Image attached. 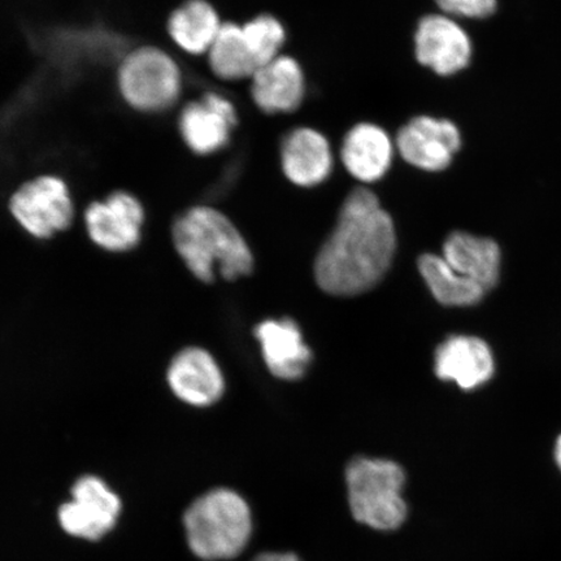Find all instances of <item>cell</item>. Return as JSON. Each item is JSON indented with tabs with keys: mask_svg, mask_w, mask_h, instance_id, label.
<instances>
[{
	"mask_svg": "<svg viewBox=\"0 0 561 561\" xmlns=\"http://www.w3.org/2000/svg\"><path fill=\"white\" fill-rule=\"evenodd\" d=\"M397 250L391 216L369 188H355L314 262L316 283L335 297H354L380 283Z\"/></svg>",
	"mask_w": 561,
	"mask_h": 561,
	"instance_id": "obj_1",
	"label": "cell"
},
{
	"mask_svg": "<svg viewBox=\"0 0 561 561\" xmlns=\"http://www.w3.org/2000/svg\"><path fill=\"white\" fill-rule=\"evenodd\" d=\"M175 252L192 275L213 284L216 273L227 280L251 275L254 256L241 231L221 210L198 205L175 217L172 229Z\"/></svg>",
	"mask_w": 561,
	"mask_h": 561,
	"instance_id": "obj_2",
	"label": "cell"
},
{
	"mask_svg": "<svg viewBox=\"0 0 561 561\" xmlns=\"http://www.w3.org/2000/svg\"><path fill=\"white\" fill-rule=\"evenodd\" d=\"M116 93L137 115L160 116L178 107L184 95V70L165 47L144 44L125 53L115 75Z\"/></svg>",
	"mask_w": 561,
	"mask_h": 561,
	"instance_id": "obj_3",
	"label": "cell"
},
{
	"mask_svg": "<svg viewBox=\"0 0 561 561\" xmlns=\"http://www.w3.org/2000/svg\"><path fill=\"white\" fill-rule=\"evenodd\" d=\"M188 546L196 557L208 560L234 559L248 547L252 535L249 503L230 489H215L186 511Z\"/></svg>",
	"mask_w": 561,
	"mask_h": 561,
	"instance_id": "obj_4",
	"label": "cell"
},
{
	"mask_svg": "<svg viewBox=\"0 0 561 561\" xmlns=\"http://www.w3.org/2000/svg\"><path fill=\"white\" fill-rule=\"evenodd\" d=\"M351 516L377 531H394L409 516L403 496L405 473L398 462L359 456L345 472Z\"/></svg>",
	"mask_w": 561,
	"mask_h": 561,
	"instance_id": "obj_5",
	"label": "cell"
},
{
	"mask_svg": "<svg viewBox=\"0 0 561 561\" xmlns=\"http://www.w3.org/2000/svg\"><path fill=\"white\" fill-rule=\"evenodd\" d=\"M11 217L27 236L50 240L72 227L76 205L65 175L42 172L13 188L9 198Z\"/></svg>",
	"mask_w": 561,
	"mask_h": 561,
	"instance_id": "obj_6",
	"label": "cell"
},
{
	"mask_svg": "<svg viewBox=\"0 0 561 561\" xmlns=\"http://www.w3.org/2000/svg\"><path fill=\"white\" fill-rule=\"evenodd\" d=\"M83 226L96 248L124 254L142 241L146 207L135 193L116 188L89 203L83 210Z\"/></svg>",
	"mask_w": 561,
	"mask_h": 561,
	"instance_id": "obj_7",
	"label": "cell"
},
{
	"mask_svg": "<svg viewBox=\"0 0 561 561\" xmlns=\"http://www.w3.org/2000/svg\"><path fill=\"white\" fill-rule=\"evenodd\" d=\"M237 124L234 103L216 91L182 104L175 118L182 145L195 157H210L226 149Z\"/></svg>",
	"mask_w": 561,
	"mask_h": 561,
	"instance_id": "obj_8",
	"label": "cell"
},
{
	"mask_svg": "<svg viewBox=\"0 0 561 561\" xmlns=\"http://www.w3.org/2000/svg\"><path fill=\"white\" fill-rule=\"evenodd\" d=\"M458 126L446 118L417 116L399 130L396 147L401 158L424 172H440L451 165L460 150Z\"/></svg>",
	"mask_w": 561,
	"mask_h": 561,
	"instance_id": "obj_9",
	"label": "cell"
},
{
	"mask_svg": "<svg viewBox=\"0 0 561 561\" xmlns=\"http://www.w3.org/2000/svg\"><path fill=\"white\" fill-rule=\"evenodd\" d=\"M415 53L421 66L439 76L461 72L471 62L472 41L456 19L434 13L420 20Z\"/></svg>",
	"mask_w": 561,
	"mask_h": 561,
	"instance_id": "obj_10",
	"label": "cell"
},
{
	"mask_svg": "<svg viewBox=\"0 0 561 561\" xmlns=\"http://www.w3.org/2000/svg\"><path fill=\"white\" fill-rule=\"evenodd\" d=\"M72 495L73 501L59 511L60 524L69 535L94 541L114 528L122 503L104 481L82 477L75 483Z\"/></svg>",
	"mask_w": 561,
	"mask_h": 561,
	"instance_id": "obj_11",
	"label": "cell"
},
{
	"mask_svg": "<svg viewBox=\"0 0 561 561\" xmlns=\"http://www.w3.org/2000/svg\"><path fill=\"white\" fill-rule=\"evenodd\" d=\"M167 383L182 403L209 407L220 401L226 380L215 357L202 347H186L173 356L167 369Z\"/></svg>",
	"mask_w": 561,
	"mask_h": 561,
	"instance_id": "obj_12",
	"label": "cell"
},
{
	"mask_svg": "<svg viewBox=\"0 0 561 561\" xmlns=\"http://www.w3.org/2000/svg\"><path fill=\"white\" fill-rule=\"evenodd\" d=\"M280 167L285 178L299 187H314L329 178L334 153L328 138L319 130L297 128L287 133L280 146Z\"/></svg>",
	"mask_w": 561,
	"mask_h": 561,
	"instance_id": "obj_13",
	"label": "cell"
},
{
	"mask_svg": "<svg viewBox=\"0 0 561 561\" xmlns=\"http://www.w3.org/2000/svg\"><path fill=\"white\" fill-rule=\"evenodd\" d=\"M397 147L381 126L362 123L351 128L341 146V161L351 178L375 184L389 172Z\"/></svg>",
	"mask_w": 561,
	"mask_h": 561,
	"instance_id": "obj_14",
	"label": "cell"
},
{
	"mask_svg": "<svg viewBox=\"0 0 561 561\" xmlns=\"http://www.w3.org/2000/svg\"><path fill=\"white\" fill-rule=\"evenodd\" d=\"M250 80L252 101L265 114H290L304 102V69L291 56H277L276 59L259 67Z\"/></svg>",
	"mask_w": 561,
	"mask_h": 561,
	"instance_id": "obj_15",
	"label": "cell"
},
{
	"mask_svg": "<svg viewBox=\"0 0 561 561\" xmlns=\"http://www.w3.org/2000/svg\"><path fill=\"white\" fill-rule=\"evenodd\" d=\"M266 367L280 380L296 381L306 375L312 362L311 350L291 319L266 320L255 329Z\"/></svg>",
	"mask_w": 561,
	"mask_h": 561,
	"instance_id": "obj_16",
	"label": "cell"
},
{
	"mask_svg": "<svg viewBox=\"0 0 561 561\" xmlns=\"http://www.w3.org/2000/svg\"><path fill=\"white\" fill-rule=\"evenodd\" d=\"M436 375L462 390H473L493 377L494 357L488 343L477 336L454 335L436 351Z\"/></svg>",
	"mask_w": 561,
	"mask_h": 561,
	"instance_id": "obj_17",
	"label": "cell"
},
{
	"mask_svg": "<svg viewBox=\"0 0 561 561\" xmlns=\"http://www.w3.org/2000/svg\"><path fill=\"white\" fill-rule=\"evenodd\" d=\"M224 21L208 0H184L165 19V34L175 51L201 58L219 34Z\"/></svg>",
	"mask_w": 561,
	"mask_h": 561,
	"instance_id": "obj_18",
	"label": "cell"
},
{
	"mask_svg": "<svg viewBox=\"0 0 561 561\" xmlns=\"http://www.w3.org/2000/svg\"><path fill=\"white\" fill-rule=\"evenodd\" d=\"M442 257L462 277L473 280L486 291L501 276V249L490 238L455 231L444 244Z\"/></svg>",
	"mask_w": 561,
	"mask_h": 561,
	"instance_id": "obj_19",
	"label": "cell"
},
{
	"mask_svg": "<svg viewBox=\"0 0 561 561\" xmlns=\"http://www.w3.org/2000/svg\"><path fill=\"white\" fill-rule=\"evenodd\" d=\"M216 79L226 82L250 80L257 66L245 42L242 25L224 21L219 34L206 55Z\"/></svg>",
	"mask_w": 561,
	"mask_h": 561,
	"instance_id": "obj_20",
	"label": "cell"
},
{
	"mask_svg": "<svg viewBox=\"0 0 561 561\" xmlns=\"http://www.w3.org/2000/svg\"><path fill=\"white\" fill-rule=\"evenodd\" d=\"M419 271L433 297L447 307H469L480 304L488 293L483 287L459 275L444 257L433 254L420 256Z\"/></svg>",
	"mask_w": 561,
	"mask_h": 561,
	"instance_id": "obj_21",
	"label": "cell"
},
{
	"mask_svg": "<svg viewBox=\"0 0 561 561\" xmlns=\"http://www.w3.org/2000/svg\"><path fill=\"white\" fill-rule=\"evenodd\" d=\"M242 30L257 68L280 55L286 32L284 25L276 18L257 16L243 24Z\"/></svg>",
	"mask_w": 561,
	"mask_h": 561,
	"instance_id": "obj_22",
	"label": "cell"
},
{
	"mask_svg": "<svg viewBox=\"0 0 561 561\" xmlns=\"http://www.w3.org/2000/svg\"><path fill=\"white\" fill-rule=\"evenodd\" d=\"M442 13L454 19H486L496 11L497 0H434Z\"/></svg>",
	"mask_w": 561,
	"mask_h": 561,
	"instance_id": "obj_23",
	"label": "cell"
},
{
	"mask_svg": "<svg viewBox=\"0 0 561 561\" xmlns=\"http://www.w3.org/2000/svg\"><path fill=\"white\" fill-rule=\"evenodd\" d=\"M252 561H300L293 552H263Z\"/></svg>",
	"mask_w": 561,
	"mask_h": 561,
	"instance_id": "obj_24",
	"label": "cell"
},
{
	"mask_svg": "<svg viewBox=\"0 0 561 561\" xmlns=\"http://www.w3.org/2000/svg\"><path fill=\"white\" fill-rule=\"evenodd\" d=\"M556 459H557L558 466H559L560 471H561V436L559 437V439L557 442Z\"/></svg>",
	"mask_w": 561,
	"mask_h": 561,
	"instance_id": "obj_25",
	"label": "cell"
}]
</instances>
